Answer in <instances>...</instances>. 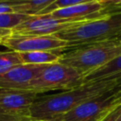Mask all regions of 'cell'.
I'll list each match as a JSON object with an SVG mask.
<instances>
[{
  "label": "cell",
  "instance_id": "6da1fadb",
  "mask_svg": "<svg viewBox=\"0 0 121 121\" xmlns=\"http://www.w3.org/2000/svg\"><path fill=\"white\" fill-rule=\"evenodd\" d=\"M117 85L116 78H103L55 94H42L30 109V117L37 121L61 117L81 103L112 90Z\"/></svg>",
  "mask_w": 121,
  "mask_h": 121
},
{
  "label": "cell",
  "instance_id": "7a4b0ae2",
  "mask_svg": "<svg viewBox=\"0 0 121 121\" xmlns=\"http://www.w3.org/2000/svg\"><path fill=\"white\" fill-rule=\"evenodd\" d=\"M68 48L70 50L62 51L59 62L77 70L84 78L121 55V40L115 38Z\"/></svg>",
  "mask_w": 121,
  "mask_h": 121
},
{
  "label": "cell",
  "instance_id": "3957f363",
  "mask_svg": "<svg viewBox=\"0 0 121 121\" xmlns=\"http://www.w3.org/2000/svg\"><path fill=\"white\" fill-rule=\"evenodd\" d=\"M121 33V11L108 13L60 31L55 36L71 46L115 39Z\"/></svg>",
  "mask_w": 121,
  "mask_h": 121
},
{
  "label": "cell",
  "instance_id": "277c9868",
  "mask_svg": "<svg viewBox=\"0 0 121 121\" xmlns=\"http://www.w3.org/2000/svg\"><path fill=\"white\" fill-rule=\"evenodd\" d=\"M83 84V76L60 62L47 64L27 87L28 92L45 94L51 91L70 90Z\"/></svg>",
  "mask_w": 121,
  "mask_h": 121
},
{
  "label": "cell",
  "instance_id": "5b68a950",
  "mask_svg": "<svg viewBox=\"0 0 121 121\" xmlns=\"http://www.w3.org/2000/svg\"><path fill=\"white\" fill-rule=\"evenodd\" d=\"M119 105H121V86L117 85L81 103L61 117L65 121H102Z\"/></svg>",
  "mask_w": 121,
  "mask_h": 121
},
{
  "label": "cell",
  "instance_id": "8992f818",
  "mask_svg": "<svg viewBox=\"0 0 121 121\" xmlns=\"http://www.w3.org/2000/svg\"><path fill=\"white\" fill-rule=\"evenodd\" d=\"M14 52L64 51L69 47L66 41L55 35H24L12 33L6 37L2 44Z\"/></svg>",
  "mask_w": 121,
  "mask_h": 121
},
{
  "label": "cell",
  "instance_id": "52a82bcc",
  "mask_svg": "<svg viewBox=\"0 0 121 121\" xmlns=\"http://www.w3.org/2000/svg\"><path fill=\"white\" fill-rule=\"evenodd\" d=\"M83 22L85 21L55 19L47 15H33L30 19L16 26L11 32L24 35H55L70 27H75Z\"/></svg>",
  "mask_w": 121,
  "mask_h": 121
},
{
  "label": "cell",
  "instance_id": "ba28073f",
  "mask_svg": "<svg viewBox=\"0 0 121 121\" xmlns=\"http://www.w3.org/2000/svg\"><path fill=\"white\" fill-rule=\"evenodd\" d=\"M40 94L0 89V113L14 117H30V109Z\"/></svg>",
  "mask_w": 121,
  "mask_h": 121
},
{
  "label": "cell",
  "instance_id": "9c48e42d",
  "mask_svg": "<svg viewBox=\"0 0 121 121\" xmlns=\"http://www.w3.org/2000/svg\"><path fill=\"white\" fill-rule=\"evenodd\" d=\"M47 64H20L0 76V89L27 91L30 82Z\"/></svg>",
  "mask_w": 121,
  "mask_h": 121
},
{
  "label": "cell",
  "instance_id": "30bf717a",
  "mask_svg": "<svg viewBox=\"0 0 121 121\" xmlns=\"http://www.w3.org/2000/svg\"><path fill=\"white\" fill-rule=\"evenodd\" d=\"M105 14H108L105 8L97 0H95L65 9H57L46 15L55 19L86 21L100 17Z\"/></svg>",
  "mask_w": 121,
  "mask_h": 121
},
{
  "label": "cell",
  "instance_id": "8fae6325",
  "mask_svg": "<svg viewBox=\"0 0 121 121\" xmlns=\"http://www.w3.org/2000/svg\"><path fill=\"white\" fill-rule=\"evenodd\" d=\"M61 54L62 51H33L20 52L19 56L24 64H52L60 61Z\"/></svg>",
  "mask_w": 121,
  "mask_h": 121
},
{
  "label": "cell",
  "instance_id": "7c38bea8",
  "mask_svg": "<svg viewBox=\"0 0 121 121\" xmlns=\"http://www.w3.org/2000/svg\"><path fill=\"white\" fill-rule=\"evenodd\" d=\"M16 7H22L25 14L36 15L42 9L51 5L56 0H3Z\"/></svg>",
  "mask_w": 121,
  "mask_h": 121
},
{
  "label": "cell",
  "instance_id": "4fadbf2b",
  "mask_svg": "<svg viewBox=\"0 0 121 121\" xmlns=\"http://www.w3.org/2000/svg\"><path fill=\"white\" fill-rule=\"evenodd\" d=\"M33 15L21 13H0V28L13 30L16 26L30 19Z\"/></svg>",
  "mask_w": 121,
  "mask_h": 121
},
{
  "label": "cell",
  "instance_id": "5bb4252c",
  "mask_svg": "<svg viewBox=\"0 0 121 121\" xmlns=\"http://www.w3.org/2000/svg\"><path fill=\"white\" fill-rule=\"evenodd\" d=\"M20 64H23V62L19 53L11 50L0 51V76Z\"/></svg>",
  "mask_w": 121,
  "mask_h": 121
},
{
  "label": "cell",
  "instance_id": "9a60e30c",
  "mask_svg": "<svg viewBox=\"0 0 121 121\" xmlns=\"http://www.w3.org/2000/svg\"><path fill=\"white\" fill-rule=\"evenodd\" d=\"M92 1H95V0H56L51 5H49L48 7H46L43 9H42L40 12H38L36 15H38V16L46 15V14H48V13L54 11V10H57V9H65V8L73 7V6L79 5V4H84V3L92 2Z\"/></svg>",
  "mask_w": 121,
  "mask_h": 121
},
{
  "label": "cell",
  "instance_id": "2e32d148",
  "mask_svg": "<svg viewBox=\"0 0 121 121\" xmlns=\"http://www.w3.org/2000/svg\"><path fill=\"white\" fill-rule=\"evenodd\" d=\"M108 13L121 11V0H97Z\"/></svg>",
  "mask_w": 121,
  "mask_h": 121
},
{
  "label": "cell",
  "instance_id": "e0dca14e",
  "mask_svg": "<svg viewBox=\"0 0 121 121\" xmlns=\"http://www.w3.org/2000/svg\"><path fill=\"white\" fill-rule=\"evenodd\" d=\"M120 112H121V105H119L115 109H113L102 121H116Z\"/></svg>",
  "mask_w": 121,
  "mask_h": 121
},
{
  "label": "cell",
  "instance_id": "ac0fdd59",
  "mask_svg": "<svg viewBox=\"0 0 121 121\" xmlns=\"http://www.w3.org/2000/svg\"><path fill=\"white\" fill-rule=\"evenodd\" d=\"M9 34H11V30H9V29H1L0 28V45L2 44L3 40L6 37H8Z\"/></svg>",
  "mask_w": 121,
  "mask_h": 121
},
{
  "label": "cell",
  "instance_id": "d6986e66",
  "mask_svg": "<svg viewBox=\"0 0 121 121\" xmlns=\"http://www.w3.org/2000/svg\"><path fill=\"white\" fill-rule=\"evenodd\" d=\"M20 118L19 117H14V116H9V115H5L0 113V121H18Z\"/></svg>",
  "mask_w": 121,
  "mask_h": 121
},
{
  "label": "cell",
  "instance_id": "ffe728a7",
  "mask_svg": "<svg viewBox=\"0 0 121 121\" xmlns=\"http://www.w3.org/2000/svg\"><path fill=\"white\" fill-rule=\"evenodd\" d=\"M18 121H37V120L32 119L31 117H22V118H20Z\"/></svg>",
  "mask_w": 121,
  "mask_h": 121
},
{
  "label": "cell",
  "instance_id": "44dd1931",
  "mask_svg": "<svg viewBox=\"0 0 121 121\" xmlns=\"http://www.w3.org/2000/svg\"><path fill=\"white\" fill-rule=\"evenodd\" d=\"M45 121H65L62 117H58V118H54V119H50V120H45Z\"/></svg>",
  "mask_w": 121,
  "mask_h": 121
},
{
  "label": "cell",
  "instance_id": "7402d4cb",
  "mask_svg": "<svg viewBox=\"0 0 121 121\" xmlns=\"http://www.w3.org/2000/svg\"><path fill=\"white\" fill-rule=\"evenodd\" d=\"M117 78V79H118V84L121 85V75L116 76V77H114V78Z\"/></svg>",
  "mask_w": 121,
  "mask_h": 121
},
{
  "label": "cell",
  "instance_id": "603a6c76",
  "mask_svg": "<svg viewBox=\"0 0 121 121\" xmlns=\"http://www.w3.org/2000/svg\"><path fill=\"white\" fill-rule=\"evenodd\" d=\"M116 121H121V112H120V114H119V116H118V118H117Z\"/></svg>",
  "mask_w": 121,
  "mask_h": 121
},
{
  "label": "cell",
  "instance_id": "cb8c5ba5",
  "mask_svg": "<svg viewBox=\"0 0 121 121\" xmlns=\"http://www.w3.org/2000/svg\"><path fill=\"white\" fill-rule=\"evenodd\" d=\"M117 39H119V40H121V33H120V34H119V36H118V37H117Z\"/></svg>",
  "mask_w": 121,
  "mask_h": 121
}]
</instances>
